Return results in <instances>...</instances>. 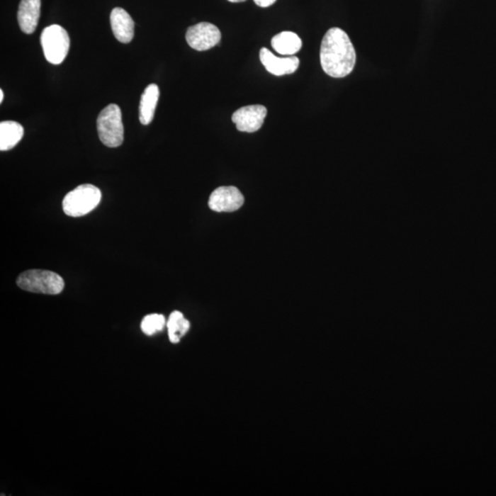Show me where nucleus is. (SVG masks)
<instances>
[{
    "label": "nucleus",
    "mask_w": 496,
    "mask_h": 496,
    "mask_svg": "<svg viewBox=\"0 0 496 496\" xmlns=\"http://www.w3.org/2000/svg\"><path fill=\"white\" fill-rule=\"evenodd\" d=\"M322 70L328 76L341 79L354 69L356 52L349 35L339 28H332L325 33L320 50Z\"/></svg>",
    "instance_id": "obj_1"
},
{
    "label": "nucleus",
    "mask_w": 496,
    "mask_h": 496,
    "mask_svg": "<svg viewBox=\"0 0 496 496\" xmlns=\"http://www.w3.org/2000/svg\"><path fill=\"white\" fill-rule=\"evenodd\" d=\"M17 285L21 290L30 293L57 295L63 291L64 281L57 273L43 269H30L18 276Z\"/></svg>",
    "instance_id": "obj_2"
},
{
    "label": "nucleus",
    "mask_w": 496,
    "mask_h": 496,
    "mask_svg": "<svg viewBox=\"0 0 496 496\" xmlns=\"http://www.w3.org/2000/svg\"><path fill=\"white\" fill-rule=\"evenodd\" d=\"M101 201V191L91 184L77 187L66 195L63 201V210L70 217H81L92 212Z\"/></svg>",
    "instance_id": "obj_3"
},
{
    "label": "nucleus",
    "mask_w": 496,
    "mask_h": 496,
    "mask_svg": "<svg viewBox=\"0 0 496 496\" xmlns=\"http://www.w3.org/2000/svg\"><path fill=\"white\" fill-rule=\"evenodd\" d=\"M98 133L102 144L114 148L123 145L124 129L122 111L118 105L110 104L99 113Z\"/></svg>",
    "instance_id": "obj_4"
},
{
    "label": "nucleus",
    "mask_w": 496,
    "mask_h": 496,
    "mask_svg": "<svg viewBox=\"0 0 496 496\" xmlns=\"http://www.w3.org/2000/svg\"><path fill=\"white\" fill-rule=\"evenodd\" d=\"M41 45L46 60L52 64H60L69 51V35L60 25H51L43 30Z\"/></svg>",
    "instance_id": "obj_5"
},
{
    "label": "nucleus",
    "mask_w": 496,
    "mask_h": 496,
    "mask_svg": "<svg viewBox=\"0 0 496 496\" xmlns=\"http://www.w3.org/2000/svg\"><path fill=\"white\" fill-rule=\"evenodd\" d=\"M222 34L212 23H201L188 28L186 40L192 49L207 51L215 47L221 41Z\"/></svg>",
    "instance_id": "obj_6"
},
{
    "label": "nucleus",
    "mask_w": 496,
    "mask_h": 496,
    "mask_svg": "<svg viewBox=\"0 0 496 496\" xmlns=\"http://www.w3.org/2000/svg\"><path fill=\"white\" fill-rule=\"evenodd\" d=\"M244 201L243 194L237 187L223 186L210 194L208 205L217 213H232L239 210Z\"/></svg>",
    "instance_id": "obj_7"
},
{
    "label": "nucleus",
    "mask_w": 496,
    "mask_h": 496,
    "mask_svg": "<svg viewBox=\"0 0 496 496\" xmlns=\"http://www.w3.org/2000/svg\"><path fill=\"white\" fill-rule=\"evenodd\" d=\"M268 113L262 105H250L240 108L232 116V123L237 125L238 131L255 133L261 128Z\"/></svg>",
    "instance_id": "obj_8"
},
{
    "label": "nucleus",
    "mask_w": 496,
    "mask_h": 496,
    "mask_svg": "<svg viewBox=\"0 0 496 496\" xmlns=\"http://www.w3.org/2000/svg\"><path fill=\"white\" fill-rule=\"evenodd\" d=\"M259 58L266 70L277 77L293 74L300 66L299 58L294 57V55L288 57H277L266 48L260 50Z\"/></svg>",
    "instance_id": "obj_9"
},
{
    "label": "nucleus",
    "mask_w": 496,
    "mask_h": 496,
    "mask_svg": "<svg viewBox=\"0 0 496 496\" xmlns=\"http://www.w3.org/2000/svg\"><path fill=\"white\" fill-rule=\"evenodd\" d=\"M41 16V0H21L18 11V23L24 33L35 32Z\"/></svg>",
    "instance_id": "obj_10"
},
{
    "label": "nucleus",
    "mask_w": 496,
    "mask_h": 496,
    "mask_svg": "<svg viewBox=\"0 0 496 496\" xmlns=\"http://www.w3.org/2000/svg\"><path fill=\"white\" fill-rule=\"evenodd\" d=\"M111 26L118 41L123 43L132 42L135 36V21L128 12L122 8L113 9L111 13Z\"/></svg>",
    "instance_id": "obj_11"
},
{
    "label": "nucleus",
    "mask_w": 496,
    "mask_h": 496,
    "mask_svg": "<svg viewBox=\"0 0 496 496\" xmlns=\"http://www.w3.org/2000/svg\"><path fill=\"white\" fill-rule=\"evenodd\" d=\"M159 96V88L156 84L148 85L142 93L139 106V120L142 125H148L153 120Z\"/></svg>",
    "instance_id": "obj_12"
},
{
    "label": "nucleus",
    "mask_w": 496,
    "mask_h": 496,
    "mask_svg": "<svg viewBox=\"0 0 496 496\" xmlns=\"http://www.w3.org/2000/svg\"><path fill=\"white\" fill-rule=\"evenodd\" d=\"M23 135L24 129L21 124L13 120L0 123V150L8 151L16 147Z\"/></svg>",
    "instance_id": "obj_13"
},
{
    "label": "nucleus",
    "mask_w": 496,
    "mask_h": 496,
    "mask_svg": "<svg viewBox=\"0 0 496 496\" xmlns=\"http://www.w3.org/2000/svg\"><path fill=\"white\" fill-rule=\"evenodd\" d=\"M272 48L281 55H294L302 48L303 43L295 33L282 32L273 37Z\"/></svg>",
    "instance_id": "obj_14"
},
{
    "label": "nucleus",
    "mask_w": 496,
    "mask_h": 496,
    "mask_svg": "<svg viewBox=\"0 0 496 496\" xmlns=\"http://www.w3.org/2000/svg\"><path fill=\"white\" fill-rule=\"evenodd\" d=\"M190 327V322L184 317L182 312L179 311L173 312L169 316V321L167 322L170 342L173 344L179 343L182 337L187 334Z\"/></svg>",
    "instance_id": "obj_15"
},
{
    "label": "nucleus",
    "mask_w": 496,
    "mask_h": 496,
    "mask_svg": "<svg viewBox=\"0 0 496 496\" xmlns=\"http://www.w3.org/2000/svg\"><path fill=\"white\" fill-rule=\"evenodd\" d=\"M165 325V316L157 314L148 315L142 319L141 329L147 336H153L157 332L162 331Z\"/></svg>",
    "instance_id": "obj_16"
},
{
    "label": "nucleus",
    "mask_w": 496,
    "mask_h": 496,
    "mask_svg": "<svg viewBox=\"0 0 496 496\" xmlns=\"http://www.w3.org/2000/svg\"><path fill=\"white\" fill-rule=\"evenodd\" d=\"M277 0H254L259 7L268 8L271 7Z\"/></svg>",
    "instance_id": "obj_17"
},
{
    "label": "nucleus",
    "mask_w": 496,
    "mask_h": 496,
    "mask_svg": "<svg viewBox=\"0 0 496 496\" xmlns=\"http://www.w3.org/2000/svg\"><path fill=\"white\" fill-rule=\"evenodd\" d=\"M3 99H4V92L2 89H0V103H2Z\"/></svg>",
    "instance_id": "obj_18"
},
{
    "label": "nucleus",
    "mask_w": 496,
    "mask_h": 496,
    "mask_svg": "<svg viewBox=\"0 0 496 496\" xmlns=\"http://www.w3.org/2000/svg\"><path fill=\"white\" fill-rule=\"evenodd\" d=\"M228 1L232 2V3H240V2H244L246 0H228Z\"/></svg>",
    "instance_id": "obj_19"
}]
</instances>
